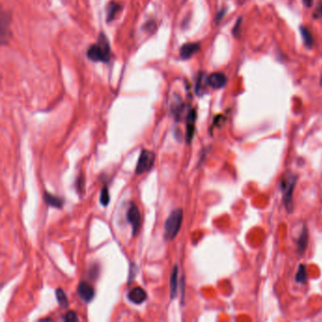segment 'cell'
Wrapping results in <instances>:
<instances>
[{"instance_id": "1", "label": "cell", "mask_w": 322, "mask_h": 322, "mask_svg": "<svg viewBox=\"0 0 322 322\" xmlns=\"http://www.w3.org/2000/svg\"><path fill=\"white\" fill-rule=\"evenodd\" d=\"M87 56L93 62L108 63L111 57V49L107 37L103 33L98 36V40L96 44L92 45L88 48Z\"/></svg>"}, {"instance_id": "2", "label": "cell", "mask_w": 322, "mask_h": 322, "mask_svg": "<svg viewBox=\"0 0 322 322\" xmlns=\"http://www.w3.org/2000/svg\"><path fill=\"white\" fill-rule=\"evenodd\" d=\"M183 219V212L181 209L174 210L164 222V238L173 240L179 233Z\"/></svg>"}, {"instance_id": "3", "label": "cell", "mask_w": 322, "mask_h": 322, "mask_svg": "<svg viewBox=\"0 0 322 322\" xmlns=\"http://www.w3.org/2000/svg\"><path fill=\"white\" fill-rule=\"evenodd\" d=\"M297 182V176L289 173L281 181V188L283 190V199L285 206L288 213L293 212V193L295 189V185Z\"/></svg>"}, {"instance_id": "4", "label": "cell", "mask_w": 322, "mask_h": 322, "mask_svg": "<svg viewBox=\"0 0 322 322\" xmlns=\"http://www.w3.org/2000/svg\"><path fill=\"white\" fill-rule=\"evenodd\" d=\"M154 161H155V154L152 151L143 149L138 160L135 173L137 175H141L145 172L149 171L152 168Z\"/></svg>"}, {"instance_id": "5", "label": "cell", "mask_w": 322, "mask_h": 322, "mask_svg": "<svg viewBox=\"0 0 322 322\" xmlns=\"http://www.w3.org/2000/svg\"><path fill=\"white\" fill-rule=\"evenodd\" d=\"M127 217H128V221L130 223V225L132 227V234L134 236L138 233L140 226H141V214H140L138 207L132 202L129 204V207L128 209Z\"/></svg>"}, {"instance_id": "6", "label": "cell", "mask_w": 322, "mask_h": 322, "mask_svg": "<svg viewBox=\"0 0 322 322\" xmlns=\"http://www.w3.org/2000/svg\"><path fill=\"white\" fill-rule=\"evenodd\" d=\"M206 82L210 87H212L214 89H220L226 85L227 78L224 74L215 72L208 76Z\"/></svg>"}, {"instance_id": "7", "label": "cell", "mask_w": 322, "mask_h": 322, "mask_svg": "<svg viewBox=\"0 0 322 322\" xmlns=\"http://www.w3.org/2000/svg\"><path fill=\"white\" fill-rule=\"evenodd\" d=\"M197 114L195 110H191L188 113L187 118H186V142L190 143L194 133H195V122H196Z\"/></svg>"}, {"instance_id": "8", "label": "cell", "mask_w": 322, "mask_h": 322, "mask_svg": "<svg viewBox=\"0 0 322 322\" xmlns=\"http://www.w3.org/2000/svg\"><path fill=\"white\" fill-rule=\"evenodd\" d=\"M78 294L80 297V299L85 303H90L93 300L94 296H95V292H94L93 287L85 282H81L79 285Z\"/></svg>"}, {"instance_id": "9", "label": "cell", "mask_w": 322, "mask_h": 322, "mask_svg": "<svg viewBox=\"0 0 322 322\" xmlns=\"http://www.w3.org/2000/svg\"><path fill=\"white\" fill-rule=\"evenodd\" d=\"M146 293L141 287H135L131 289L129 293V300L135 304V305H141L146 300Z\"/></svg>"}, {"instance_id": "10", "label": "cell", "mask_w": 322, "mask_h": 322, "mask_svg": "<svg viewBox=\"0 0 322 322\" xmlns=\"http://www.w3.org/2000/svg\"><path fill=\"white\" fill-rule=\"evenodd\" d=\"M200 46L197 43H188L183 45L180 48L179 50V55L183 60H188L190 59L194 54L197 53V51L199 50Z\"/></svg>"}, {"instance_id": "11", "label": "cell", "mask_w": 322, "mask_h": 322, "mask_svg": "<svg viewBox=\"0 0 322 322\" xmlns=\"http://www.w3.org/2000/svg\"><path fill=\"white\" fill-rule=\"evenodd\" d=\"M308 240H309V233H308L307 227L304 226V229L298 239V251L301 254H303L306 251L307 246H308Z\"/></svg>"}, {"instance_id": "12", "label": "cell", "mask_w": 322, "mask_h": 322, "mask_svg": "<svg viewBox=\"0 0 322 322\" xmlns=\"http://www.w3.org/2000/svg\"><path fill=\"white\" fill-rule=\"evenodd\" d=\"M177 288H178V267L175 266L171 273L170 278V297L174 299L177 295Z\"/></svg>"}, {"instance_id": "13", "label": "cell", "mask_w": 322, "mask_h": 322, "mask_svg": "<svg viewBox=\"0 0 322 322\" xmlns=\"http://www.w3.org/2000/svg\"><path fill=\"white\" fill-rule=\"evenodd\" d=\"M45 201L48 205L58 209H62L64 205V200L61 197H55L49 193H45Z\"/></svg>"}, {"instance_id": "14", "label": "cell", "mask_w": 322, "mask_h": 322, "mask_svg": "<svg viewBox=\"0 0 322 322\" xmlns=\"http://www.w3.org/2000/svg\"><path fill=\"white\" fill-rule=\"evenodd\" d=\"M300 31H301V34H302V37H303L305 47L307 48H311L313 47V45H314V40H313V36L311 34L310 31L306 27H304V26H302L300 28Z\"/></svg>"}, {"instance_id": "15", "label": "cell", "mask_w": 322, "mask_h": 322, "mask_svg": "<svg viewBox=\"0 0 322 322\" xmlns=\"http://www.w3.org/2000/svg\"><path fill=\"white\" fill-rule=\"evenodd\" d=\"M121 6L116 3V2H111L107 7V21L111 22L112 20H113L114 17L116 16V15L118 14V12L120 11Z\"/></svg>"}, {"instance_id": "16", "label": "cell", "mask_w": 322, "mask_h": 322, "mask_svg": "<svg viewBox=\"0 0 322 322\" xmlns=\"http://www.w3.org/2000/svg\"><path fill=\"white\" fill-rule=\"evenodd\" d=\"M295 280L298 284H305L306 280H307V270H306V267L305 265H300L298 271L296 273L295 276Z\"/></svg>"}, {"instance_id": "17", "label": "cell", "mask_w": 322, "mask_h": 322, "mask_svg": "<svg viewBox=\"0 0 322 322\" xmlns=\"http://www.w3.org/2000/svg\"><path fill=\"white\" fill-rule=\"evenodd\" d=\"M56 298L58 301V304L60 305L61 307L63 308H67L68 307V300L67 297L65 295V293L64 292L63 289L59 288L56 290Z\"/></svg>"}, {"instance_id": "18", "label": "cell", "mask_w": 322, "mask_h": 322, "mask_svg": "<svg viewBox=\"0 0 322 322\" xmlns=\"http://www.w3.org/2000/svg\"><path fill=\"white\" fill-rule=\"evenodd\" d=\"M99 200H100L101 205H103V206H107L108 204H109V202H110V194H109V190H108L107 187H104L101 190Z\"/></svg>"}, {"instance_id": "19", "label": "cell", "mask_w": 322, "mask_h": 322, "mask_svg": "<svg viewBox=\"0 0 322 322\" xmlns=\"http://www.w3.org/2000/svg\"><path fill=\"white\" fill-rule=\"evenodd\" d=\"M64 322H75L79 321L78 315L74 311H69L66 313V315L64 318Z\"/></svg>"}, {"instance_id": "20", "label": "cell", "mask_w": 322, "mask_h": 322, "mask_svg": "<svg viewBox=\"0 0 322 322\" xmlns=\"http://www.w3.org/2000/svg\"><path fill=\"white\" fill-rule=\"evenodd\" d=\"M241 25H242V18L237 19L234 27L233 29V34L234 37L238 38L240 36V31H241Z\"/></svg>"}, {"instance_id": "21", "label": "cell", "mask_w": 322, "mask_h": 322, "mask_svg": "<svg viewBox=\"0 0 322 322\" xmlns=\"http://www.w3.org/2000/svg\"><path fill=\"white\" fill-rule=\"evenodd\" d=\"M314 18H322V0H320L318 3V6L315 10V13L313 14Z\"/></svg>"}, {"instance_id": "22", "label": "cell", "mask_w": 322, "mask_h": 322, "mask_svg": "<svg viewBox=\"0 0 322 322\" xmlns=\"http://www.w3.org/2000/svg\"><path fill=\"white\" fill-rule=\"evenodd\" d=\"M303 1H304L305 7H307V8H311L313 5V2H314V0H303Z\"/></svg>"}, {"instance_id": "23", "label": "cell", "mask_w": 322, "mask_h": 322, "mask_svg": "<svg viewBox=\"0 0 322 322\" xmlns=\"http://www.w3.org/2000/svg\"><path fill=\"white\" fill-rule=\"evenodd\" d=\"M42 322H47V321H52V319H44V320H41Z\"/></svg>"}, {"instance_id": "24", "label": "cell", "mask_w": 322, "mask_h": 322, "mask_svg": "<svg viewBox=\"0 0 322 322\" xmlns=\"http://www.w3.org/2000/svg\"><path fill=\"white\" fill-rule=\"evenodd\" d=\"M321 85L322 86V79H321Z\"/></svg>"}]
</instances>
